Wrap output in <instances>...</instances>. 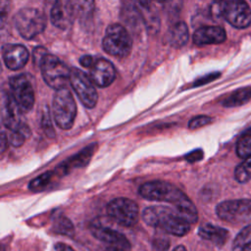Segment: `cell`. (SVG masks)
<instances>
[{
  "instance_id": "obj_27",
  "label": "cell",
  "mask_w": 251,
  "mask_h": 251,
  "mask_svg": "<svg viewBox=\"0 0 251 251\" xmlns=\"http://www.w3.org/2000/svg\"><path fill=\"white\" fill-rule=\"evenodd\" d=\"M236 154L240 158H248L251 156V134L243 133L236 144Z\"/></svg>"
},
{
  "instance_id": "obj_26",
  "label": "cell",
  "mask_w": 251,
  "mask_h": 251,
  "mask_svg": "<svg viewBox=\"0 0 251 251\" xmlns=\"http://www.w3.org/2000/svg\"><path fill=\"white\" fill-rule=\"evenodd\" d=\"M54 173L55 172H53V171L45 172V173L41 174L40 176H38L37 177L33 178L28 184L29 190H31L33 192H39V191L43 190L50 183Z\"/></svg>"
},
{
  "instance_id": "obj_3",
  "label": "cell",
  "mask_w": 251,
  "mask_h": 251,
  "mask_svg": "<svg viewBox=\"0 0 251 251\" xmlns=\"http://www.w3.org/2000/svg\"><path fill=\"white\" fill-rule=\"evenodd\" d=\"M215 19H225L236 28L251 25V9L244 0H216L211 6Z\"/></svg>"
},
{
  "instance_id": "obj_20",
  "label": "cell",
  "mask_w": 251,
  "mask_h": 251,
  "mask_svg": "<svg viewBox=\"0 0 251 251\" xmlns=\"http://www.w3.org/2000/svg\"><path fill=\"white\" fill-rule=\"evenodd\" d=\"M188 36L189 32L186 24L184 22H178L170 28L167 39L170 45L176 48H179L187 42Z\"/></svg>"
},
{
  "instance_id": "obj_19",
  "label": "cell",
  "mask_w": 251,
  "mask_h": 251,
  "mask_svg": "<svg viewBox=\"0 0 251 251\" xmlns=\"http://www.w3.org/2000/svg\"><path fill=\"white\" fill-rule=\"evenodd\" d=\"M198 235L201 238L221 247L226 242L228 238V231L226 228L206 223L199 226Z\"/></svg>"
},
{
  "instance_id": "obj_16",
  "label": "cell",
  "mask_w": 251,
  "mask_h": 251,
  "mask_svg": "<svg viewBox=\"0 0 251 251\" xmlns=\"http://www.w3.org/2000/svg\"><path fill=\"white\" fill-rule=\"evenodd\" d=\"M96 143L89 144L87 147H84L81 149L79 152L66 160L64 163L60 164L56 168V172L60 173V175H67L69 174L72 170L76 169V168H83L86 165H88L89 161L91 160L94 151L96 149Z\"/></svg>"
},
{
  "instance_id": "obj_11",
  "label": "cell",
  "mask_w": 251,
  "mask_h": 251,
  "mask_svg": "<svg viewBox=\"0 0 251 251\" xmlns=\"http://www.w3.org/2000/svg\"><path fill=\"white\" fill-rule=\"evenodd\" d=\"M11 94L23 113L30 111L34 105V90L31 79L26 75L12 76L9 80Z\"/></svg>"
},
{
  "instance_id": "obj_21",
  "label": "cell",
  "mask_w": 251,
  "mask_h": 251,
  "mask_svg": "<svg viewBox=\"0 0 251 251\" xmlns=\"http://www.w3.org/2000/svg\"><path fill=\"white\" fill-rule=\"evenodd\" d=\"M251 98V87H242L236 89L226 96L222 104L225 107H238L247 103Z\"/></svg>"
},
{
  "instance_id": "obj_33",
  "label": "cell",
  "mask_w": 251,
  "mask_h": 251,
  "mask_svg": "<svg viewBox=\"0 0 251 251\" xmlns=\"http://www.w3.org/2000/svg\"><path fill=\"white\" fill-rule=\"evenodd\" d=\"M79 62H80V65L82 67H84V68H91L95 61L93 60V58L90 55H83L82 57H80Z\"/></svg>"
},
{
  "instance_id": "obj_34",
  "label": "cell",
  "mask_w": 251,
  "mask_h": 251,
  "mask_svg": "<svg viewBox=\"0 0 251 251\" xmlns=\"http://www.w3.org/2000/svg\"><path fill=\"white\" fill-rule=\"evenodd\" d=\"M54 250L55 251H75L73 247L70 245L63 243V242H58L54 245Z\"/></svg>"
},
{
  "instance_id": "obj_29",
  "label": "cell",
  "mask_w": 251,
  "mask_h": 251,
  "mask_svg": "<svg viewBox=\"0 0 251 251\" xmlns=\"http://www.w3.org/2000/svg\"><path fill=\"white\" fill-rule=\"evenodd\" d=\"M212 121H213V119L206 115L196 116L189 121L188 127L190 129H196V128H199V127H202V126H205L211 124Z\"/></svg>"
},
{
  "instance_id": "obj_25",
  "label": "cell",
  "mask_w": 251,
  "mask_h": 251,
  "mask_svg": "<svg viewBox=\"0 0 251 251\" xmlns=\"http://www.w3.org/2000/svg\"><path fill=\"white\" fill-rule=\"evenodd\" d=\"M234 177L240 183L247 182L251 179V156L245 158V160L235 168Z\"/></svg>"
},
{
  "instance_id": "obj_36",
  "label": "cell",
  "mask_w": 251,
  "mask_h": 251,
  "mask_svg": "<svg viewBox=\"0 0 251 251\" xmlns=\"http://www.w3.org/2000/svg\"><path fill=\"white\" fill-rule=\"evenodd\" d=\"M104 251H126L123 248H120V247H115V246H108Z\"/></svg>"
},
{
  "instance_id": "obj_22",
  "label": "cell",
  "mask_w": 251,
  "mask_h": 251,
  "mask_svg": "<svg viewBox=\"0 0 251 251\" xmlns=\"http://www.w3.org/2000/svg\"><path fill=\"white\" fill-rule=\"evenodd\" d=\"M232 251H251V224L236 235L232 243Z\"/></svg>"
},
{
  "instance_id": "obj_38",
  "label": "cell",
  "mask_w": 251,
  "mask_h": 251,
  "mask_svg": "<svg viewBox=\"0 0 251 251\" xmlns=\"http://www.w3.org/2000/svg\"><path fill=\"white\" fill-rule=\"evenodd\" d=\"M173 251H186V248L183 245H177Z\"/></svg>"
},
{
  "instance_id": "obj_1",
  "label": "cell",
  "mask_w": 251,
  "mask_h": 251,
  "mask_svg": "<svg viewBox=\"0 0 251 251\" xmlns=\"http://www.w3.org/2000/svg\"><path fill=\"white\" fill-rule=\"evenodd\" d=\"M139 194L150 201L168 202L183 215L191 225L198 221V212L193 202L177 186L164 180H151L139 187Z\"/></svg>"
},
{
  "instance_id": "obj_28",
  "label": "cell",
  "mask_w": 251,
  "mask_h": 251,
  "mask_svg": "<svg viewBox=\"0 0 251 251\" xmlns=\"http://www.w3.org/2000/svg\"><path fill=\"white\" fill-rule=\"evenodd\" d=\"M41 126H42L44 133L49 138H53L56 135V132L53 127V124L51 122L50 111H49L48 107H44V110L42 113V118H41Z\"/></svg>"
},
{
  "instance_id": "obj_13",
  "label": "cell",
  "mask_w": 251,
  "mask_h": 251,
  "mask_svg": "<svg viewBox=\"0 0 251 251\" xmlns=\"http://www.w3.org/2000/svg\"><path fill=\"white\" fill-rule=\"evenodd\" d=\"M22 113L11 92L3 91L1 99V120L5 127L9 130L19 127L24 123L21 120Z\"/></svg>"
},
{
  "instance_id": "obj_32",
  "label": "cell",
  "mask_w": 251,
  "mask_h": 251,
  "mask_svg": "<svg viewBox=\"0 0 251 251\" xmlns=\"http://www.w3.org/2000/svg\"><path fill=\"white\" fill-rule=\"evenodd\" d=\"M47 53H48V52H47V50H46L45 48L39 47V46L36 47V48L33 50V61H34V63H35L37 66H39L41 60L43 59V57H44Z\"/></svg>"
},
{
  "instance_id": "obj_15",
  "label": "cell",
  "mask_w": 251,
  "mask_h": 251,
  "mask_svg": "<svg viewBox=\"0 0 251 251\" xmlns=\"http://www.w3.org/2000/svg\"><path fill=\"white\" fill-rule=\"evenodd\" d=\"M2 55L7 68L14 71L24 68L29 57L27 49L21 44L4 45Z\"/></svg>"
},
{
  "instance_id": "obj_39",
  "label": "cell",
  "mask_w": 251,
  "mask_h": 251,
  "mask_svg": "<svg viewBox=\"0 0 251 251\" xmlns=\"http://www.w3.org/2000/svg\"><path fill=\"white\" fill-rule=\"evenodd\" d=\"M243 133H250V134H251V127H249L248 129H246Z\"/></svg>"
},
{
  "instance_id": "obj_4",
  "label": "cell",
  "mask_w": 251,
  "mask_h": 251,
  "mask_svg": "<svg viewBox=\"0 0 251 251\" xmlns=\"http://www.w3.org/2000/svg\"><path fill=\"white\" fill-rule=\"evenodd\" d=\"M53 117L58 127L70 129L76 116V104L73 94L67 87L56 90L52 102Z\"/></svg>"
},
{
  "instance_id": "obj_12",
  "label": "cell",
  "mask_w": 251,
  "mask_h": 251,
  "mask_svg": "<svg viewBox=\"0 0 251 251\" xmlns=\"http://www.w3.org/2000/svg\"><path fill=\"white\" fill-rule=\"evenodd\" d=\"M75 14V4L71 0H53L50 8V21L58 28H68L73 23Z\"/></svg>"
},
{
  "instance_id": "obj_40",
  "label": "cell",
  "mask_w": 251,
  "mask_h": 251,
  "mask_svg": "<svg viewBox=\"0 0 251 251\" xmlns=\"http://www.w3.org/2000/svg\"><path fill=\"white\" fill-rule=\"evenodd\" d=\"M156 1H158V2H165V0H156Z\"/></svg>"
},
{
  "instance_id": "obj_9",
  "label": "cell",
  "mask_w": 251,
  "mask_h": 251,
  "mask_svg": "<svg viewBox=\"0 0 251 251\" xmlns=\"http://www.w3.org/2000/svg\"><path fill=\"white\" fill-rule=\"evenodd\" d=\"M218 217L227 223L238 224L251 220V200L235 199L221 202L216 207Z\"/></svg>"
},
{
  "instance_id": "obj_24",
  "label": "cell",
  "mask_w": 251,
  "mask_h": 251,
  "mask_svg": "<svg viewBox=\"0 0 251 251\" xmlns=\"http://www.w3.org/2000/svg\"><path fill=\"white\" fill-rule=\"evenodd\" d=\"M52 230L57 234H63L67 236H73L75 233L74 225L65 216H60L55 219L52 224Z\"/></svg>"
},
{
  "instance_id": "obj_18",
  "label": "cell",
  "mask_w": 251,
  "mask_h": 251,
  "mask_svg": "<svg viewBox=\"0 0 251 251\" xmlns=\"http://www.w3.org/2000/svg\"><path fill=\"white\" fill-rule=\"evenodd\" d=\"M92 235L98 240L108 244L109 246H115L129 251L130 244L126 236L112 228L106 226H94L91 228Z\"/></svg>"
},
{
  "instance_id": "obj_8",
  "label": "cell",
  "mask_w": 251,
  "mask_h": 251,
  "mask_svg": "<svg viewBox=\"0 0 251 251\" xmlns=\"http://www.w3.org/2000/svg\"><path fill=\"white\" fill-rule=\"evenodd\" d=\"M110 218L118 224L125 226L135 225L139 217V209L137 204L128 198L119 197L111 200L106 208Z\"/></svg>"
},
{
  "instance_id": "obj_6",
  "label": "cell",
  "mask_w": 251,
  "mask_h": 251,
  "mask_svg": "<svg viewBox=\"0 0 251 251\" xmlns=\"http://www.w3.org/2000/svg\"><path fill=\"white\" fill-rule=\"evenodd\" d=\"M102 46L108 54L118 58H125L131 51L132 40L123 25L113 24L106 29Z\"/></svg>"
},
{
  "instance_id": "obj_37",
  "label": "cell",
  "mask_w": 251,
  "mask_h": 251,
  "mask_svg": "<svg viewBox=\"0 0 251 251\" xmlns=\"http://www.w3.org/2000/svg\"><path fill=\"white\" fill-rule=\"evenodd\" d=\"M137 2H138L141 6H143V7L147 8V7L150 5L151 0H137Z\"/></svg>"
},
{
  "instance_id": "obj_2",
  "label": "cell",
  "mask_w": 251,
  "mask_h": 251,
  "mask_svg": "<svg viewBox=\"0 0 251 251\" xmlns=\"http://www.w3.org/2000/svg\"><path fill=\"white\" fill-rule=\"evenodd\" d=\"M142 220L146 225L175 236H184L191 227L190 222L176 208L150 206L143 210Z\"/></svg>"
},
{
  "instance_id": "obj_35",
  "label": "cell",
  "mask_w": 251,
  "mask_h": 251,
  "mask_svg": "<svg viewBox=\"0 0 251 251\" xmlns=\"http://www.w3.org/2000/svg\"><path fill=\"white\" fill-rule=\"evenodd\" d=\"M8 141H9V140H8V137H7L6 133H5V131L3 130V131H2V135H1V153H4Z\"/></svg>"
},
{
  "instance_id": "obj_31",
  "label": "cell",
  "mask_w": 251,
  "mask_h": 251,
  "mask_svg": "<svg viewBox=\"0 0 251 251\" xmlns=\"http://www.w3.org/2000/svg\"><path fill=\"white\" fill-rule=\"evenodd\" d=\"M219 76H220V73H211V74L206 75L204 76H201L197 80H195L194 83H193V86H200V85L206 84V83H208L212 80H215Z\"/></svg>"
},
{
  "instance_id": "obj_30",
  "label": "cell",
  "mask_w": 251,
  "mask_h": 251,
  "mask_svg": "<svg viewBox=\"0 0 251 251\" xmlns=\"http://www.w3.org/2000/svg\"><path fill=\"white\" fill-rule=\"evenodd\" d=\"M203 156H204V153H203L202 149H195V150H192L189 153H187L184 156V159L189 163H195V162L202 160Z\"/></svg>"
},
{
  "instance_id": "obj_17",
  "label": "cell",
  "mask_w": 251,
  "mask_h": 251,
  "mask_svg": "<svg viewBox=\"0 0 251 251\" xmlns=\"http://www.w3.org/2000/svg\"><path fill=\"white\" fill-rule=\"evenodd\" d=\"M226 34L223 27L218 25H205L197 28L193 34V42L198 45L219 44L226 40Z\"/></svg>"
},
{
  "instance_id": "obj_7",
  "label": "cell",
  "mask_w": 251,
  "mask_h": 251,
  "mask_svg": "<svg viewBox=\"0 0 251 251\" xmlns=\"http://www.w3.org/2000/svg\"><path fill=\"white\" fill-rule=\"evenodd\" d=\"M19 33L25 39H31L40 34L46 26V18L42 12L34 8H23L14 17Z\"/></svg>"
},
{
  "instance_id": "obj_5",
  "label": "cell",
  "mask_w": 251,
  "mask_h": 251,
  "mask_svg": "<svg viewBox=\"0 0 251 251\" xmlns=\"http://www.w3.org/2000/svg\"><path fill=\"white\" fill-rule=\"evenodd\" d=\"M39 68L44 81L55 90L67 87L70 82L71 69L54 55L47 53L41 60Z\"/></svg>"
},
{
  "instance_id": "obj_23",
  "label": "cell",
  "mask_w": 251,
  "mask_h": 251,
  "mask_svg": "<svg viewBox=\"0 0 251 251\" xmlns=\"http://www.w3.org/2000/svg\"><path fill=\"white\" fill-rule=\"evenodd\" d=\"M31 131L28 126L25 123H23L19 127L13 130H9L8 140L11 145L15 147H20L25 143V141L29 137Z\"/></svg>"
},
{
  "instance_id": "obj_14",
  "label": "cell",
  "mask_w": 251,
  "mask_h": 251,
  "mask_svg": "<svg viewBox=\"0 0 251 251\" xmlns=\"http://www.w3.org/2000/svg\"><path fill=\"white\" fill-rule=\"evenodd\" d=\"M89 77L92 82L99 87L109 86L116 78L115 67L110 61L99 58L90 68Z\"/></svg>"
},
{
  "instance_id": "obj_10",
  "label": "cell",
  "mask_w": 251,
  "mask_h": 251,
  "mask_svg": "<svg viewBox=\"0 0 251 251\" xmlns=\"http://www.w3.org/2000/svg\"><path fill=\"white\" fill-rule=\"evenodd\" d=\"M70 83L84 107L88 109L95 107L98 100V94L94 87V83L89 76L82 71L73 68L71 70Z\"/></svg>"
}]
</instances>
